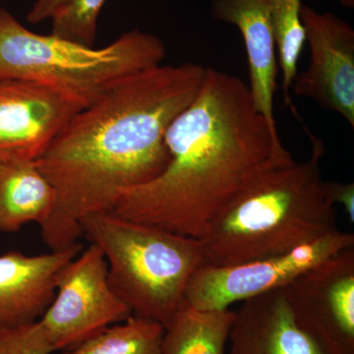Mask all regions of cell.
<instances>
[{"label":"cell","instance_id":"obj_22","mask_svg":"<svg viewBox=\"0 0 354 354\" xmlns=\"http://www.w3.org/2000/svg\"><path fill=\"white\" fill-rule=\"evenodd\" d=\"M342 6L348 7V8H353L354 0H339Z\"/></svg>","mask_w":354,"mask_h":354},{"label":"cell","instance_id":"obj_10","mask_svg":"<svg viewBox=\"0 0 354 354\" xmlns=\"http://www.w3.org/2000/svg\"><path fill=\"white\" fill-rule=\"evenodd\" d=\"M305 43L308 44V68L297 74L293 92L322 108L339 114L354 127V30L330 12H317L302 6Z\"/></svg>","mask_w":354,"mask_h":354},{"label":"cell","instance_id":"obj_4","mask_svg":"<svg viewBox=\"0 0 354 354\" xmlns=\"http://www.w3.org/2000/svg\"><path fill=\"white\" fill-rule=\"evenodd\" d=\"M81 230L102 249L109 286L132 315L164 327L185 302L193 272L208 265L200 239L111 213L87 216Z\"/></svg>","mask_w":354,"mask_h":354},{"label":"cell","instance_id":"obj_1","mask_svg":"<svg viewBox=\"0 0 354 354\" xmlns=\"http://www.w3.org/2000/svg\"><path fill=\"white\" fill-rule=\"evenodd\" d=\"M205 69L184 62L132 74L67 121L36 160L55 191V208L39 225L51 251L74 245L84 218L111 213L123 190L167 169L165 134L196 97Z\"/></svg>","mask_w":354,"mask_h":354},{"label":"cell","instance_id":"obj_9","mask_svg":"<svg viewBox=\"0 0 354 354\" xmlns=\"http://www.w3.org/2000/svg\"><path fill=\"white\" fill-rule=\"evenodd\" d=\"M95 99L46 84L0 81V162L38 160L67 121Z\"/></svg>","mask_w":354,"mask_h":354},{"label":"cell","instance_id":"obj_20","mask_svg":"<svg viewBox=\"0 0 354 354\" xmlns=\"http://www.w3.org/2000/svg\"><path fill=\"white\" fill-rule=\"evenodd\" d=\"M325 190L333 204L344 207L349 221L354 223V184L325 181Z\"/></svg>","mask_w":354,"mask_h":354},{"label":"cell","instance_id":"obj_21","mask_svg":"<svg viewBox=\"0 0 354 354\" xmlns=\"http://www.w3.org/2000/svg\"><path fill=\"white\" fill-rule=\"evenodd\" d=\"M69 0H36L27 15L28 23L38 25L50 20Z\"/></svg>","mask_w":354,"mask_h":354},{"label":"cell","instance_id":"obj_5","mask_svg":"<svg viewBox=\"0 0 354 354\" xmlns=\"http://www.w3.org/2000/svg\"><path fill=\"white\" fill-rule=\"evenodd\" d=\"M165 55L162 39L139 29L95 48L30 31L0 6V81L46 84L95 99L121 79L162 64Z\"/></svg>","mask_w":354,"mask_h":354},{"label":"cell","instance_id":"obj_16","mask_svg":"<svg viewBox=\"0 0 354 354\" xmlns=\"http://www.w3.org/2000/svg\"><path fill=\"white\" fill-rule=\"evenodd\" d=\"M165 327L134 315L62 354H162Z\"/></svg>","mask_w":354,"mask_h":354},{"label":"cell","instance_id":"obj_19","mask_svg":"<svg viewBox=\"0 0 354 354\" xmlns=\"http://www.w3.org/2000/svg\"><path fill=\"white\" fill-rule=\"evenodd\" d=\"M55 353L39 321L0 330V354H53Z\"/></svg>","mask_w":354,"mask_h":354},{"label":"cell","instance_id":"obj_7","mask_svg":"<svg viewBox=\"0 0 354 354\" xmlns=\"http://www.w3.org/2000/svg\"><path fill=\"white\" fill-rule=\"evenodd\" d=\"M353 246V234L335 230L283 255L225 267L203 266L188 281L185 301L202 310L230 308L285 288L306 270Z\"/></svg>","mask_w":354,"mask_h":354},{"label":"cell","instance_id":"obj_8","mask_svg":"<svg viewBox=\"0 0 354 354\" xmlns=\"http://www.w3.org/2000/svg\"><path fill=\"white\" fill-rule=\"evenodd\" d=\"M295 322L325 354H354V248L344 249L283 288Z\"/></svg>","mask_w":354,"mask_h":354},{"label":"cell","instance_id":"obj_12","mask_svg":"<svg viewBox=\"0 0 354 354\" xmlns=\"http://www.w3.org/2000/svg\"><path fill=\"white\" fill-rule=\"evenodd\" d=\"M211 15L234 25L245 46L249 91L254 106L274 129V99L278 88L279 62L274 25L267 0H212Z\"/></svg>","mask_w":354,"mask_h":354},{"label":"cell","instance_id":"obj_17","mask_svg":"<svg viewBox=\"0 0 354 354\" xmlns=\"http://www.w3.org/2000/svg\"><path fill=\"white\" fill-rule=\"evenodd\" d=\"M274 25L281 87L286 104L291 106L290 91L298 74V62L305 44L301 20L302 0H267Z\"/></svg>","mask_w":354,"mask_h":354},{"label":"cell","instance_id":"obj_13","mask_svg":"<svg viewBox=\"0 0 354 354\" xmlns=\"http://www.w3.org/2000/svg\"><path fill=\"white\" fill-rule=\"evenodd\" d=\"M228 341L230 354H325L295 322L283 288L242 301Z\"/></svg>","mask_w":354,"mask_h":354},{"label":"cell","instance_id":"obj_14","mask_svg":"<svg viewBox=\"0 0 354 354\" xmlns=\"http://www.w3.org/2000/svg\"><path fill=\"white\" fill-rule=\"evenodd\" d=\"M55 191L36 160L0 162V232L44 223L55 208Z\"/></svg>","mask_w":354,"mask_h":354},{"label":"cell","instance_id":"obj_6","mask_svg":"<svg viewBox=\"0 0 354 354\" xmlns=\"http://www.w3.org/2000/svg\"><path fill=\"white\" fill-rule=\"evenodd\" d=\"M130 316L109 286L102 249L92 243L60 272L55 297L39 321L53 351H65Z\"/></svg>","mask_w":354,"mask_h":354},{"label":"cell","instance_id":"obj_2","mask_svg":"<svg viewBox=\"0 0 354 354\" xmlns=\"http://www.w3.org/2000/svg\"><path fill=\"white\" fill-rule=\"evenodd\" d=\"M165 142L167 169L123 190L111 213L198 239L258 177L293 160L254 106L248 84L214 68L205 69L199 92Z\"/></svg>","mask_w":354,"mask_h":354},{"label":"cell","instance_id":"obj_11","mask_svg":"<svg viewBox=\"0 0 354 354\" xmlns=\"http://www.w3.org/2000/svg\"><path fill=\"white\" fill-rule=\"evenodd\" d=\"M81 252L77 242L44 255L20 251L0 255V330L39 320L55 297L60 272Z\"/></svg>","mask_w":354,"mask_h":354},{"label":"cell","instance_id":"obj_3","mask_svg":"<svg viewBox=\"0 0 354 354\" xmlns=\"http://www.w3.org/2000/svg\"><path fill=\"white\" fill-rule=\"evenodd\" d=\"M312 144L308 160L266 171L209 223L199 239L208 265L283 255L337 230L321 171L325 148L313 137Z\"/></svg>","mask_w":354,"mask_h":354},{"label":"cell","instance_id":"obj_18","mask_svg":"<svg viewBox=\"0 0 354 354\" xmlns=\"http://www.w3.org/2000/svg\"><path fill=\"white\" fill-rule=\"evenodd\" d=\"M108 0H69L51 18V35L87 46H95L97 21Z\"/></svg>","mask_w":354,"mask_h":354},{"label":"cell","instance_id":"obj_15","mask_svg":"<svg viewBox=\"0 0 354 354\" xmlns=\"http://www.w3.org/2000/svg\"><path fill=\"white\" fill-rule=\"evenodd\" d=\"M232 309L202 310L184 302L165 327L162 354H225Z\"/></svg>","mask_w":354,"mask_h":354}]
</instances>
